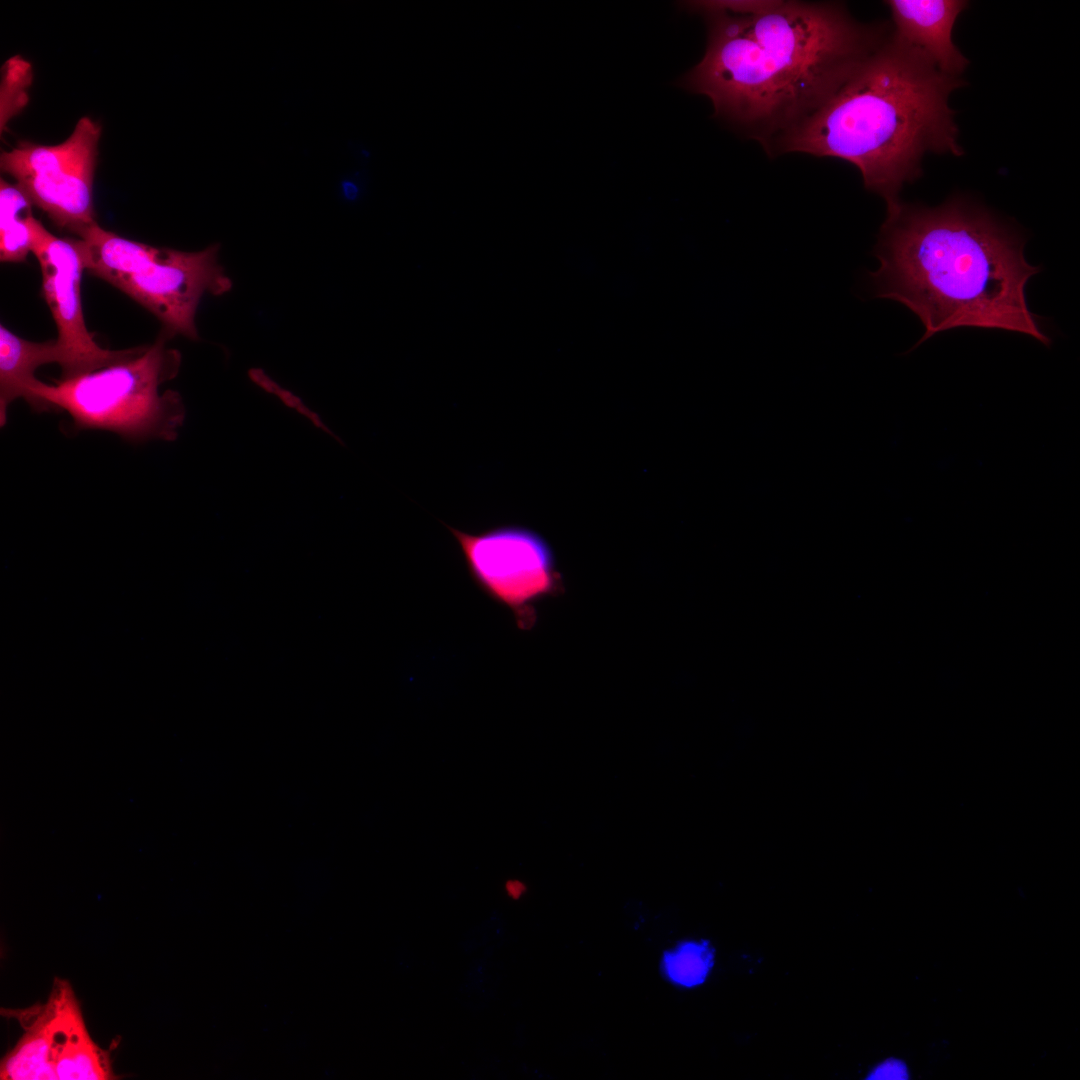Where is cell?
<instances>
[{
	"mask_svg": "<svg viewBox=\"0 0 1080 1080\" xmlns=\"http://www.w3.org/2000/svg\"><path fill=\"white\" fill-rule=\"evenodd\" d=\"M700 62L680 80L714 115L772 144L823 105L887 36L833 2L779 0L757 15L706 14Z\"/></svg>",
	"mask_w": 1080,
	"mask_h": 1080,
	"instance_id": "obj_1",
	"label": "cell"
},
{
	"mask_svg": "<svg viewBox=\"0 0 1080 1080\" xmlns=\"http://www.w3.org/2000/svg\"><path fill=\"white\" fill-rule=\"evenodd\" d=\"M1024 245L1010 225L966 198L932 208L899 201L887 207L878 235L873 292L919 317L924 334L912 349L959 327L1013 331L1049 346L1025 297L1040 269L1026 261Z\"/></svg>",
	"mask_w": 1080,
	"mask_h": 1080,
	"instance_id": "obj_2",
	"label": "cell"
},
{
	"mask_svg": "<svg viewBox=\"0 0 1080 1080\" xmlns=\"http://www.w3.org/2000/svg\"><path fill=\"white\" fill-rule=\"evenodd\" d=\"M963 85L891 31L816 111L781 135L770 155L845 160L887 207L918 179L927 152L960 156L949 97Z\"/></svg>",
	"mask_w": 1080,
	"mask_h": 1080,
	"instance_id": "obj_3",
	"label": "cell"
},
{
	"mask_svg": "<svg viewBox=\"0 0 1080 1080\" xmlns=\"http://www.w3.org/2000/svg\"><path fill=\"white\" fill-rule=\"evenodd\" d=\"M167 339L161 332L134 355L85 374L53 384L38 380L27 403L37 412L65 411L76 431H108L133 442L174 441L186 408L178 391L160 393V387L178 375L182 362Z\"/></svg>",
	"mask_w": 1080,
	"mask_h": 1080,
	"instance_id": "obj_4",
	"label": "cell"
},
{
	"mask_svg": "<svg viewBox=\"0 0 1080 1080\" xmlns=\"http://www.w3.org/2000/svg\"><path fill=\"white\" fill-rule=\"evenodd\" d=\"M445 526L458 544L472 581L512 613L519 629H532L537 622L536 605L564 591L554 553L537 532L517 525L479 533Z\"/></svg>",
	"mask_w": 1080,
	"mask_h": 1080,
	"instance_id": "obj_5",
	"label": "cell"
},
{
	"mask_svg": "<svg viewBox=\"0 0 1080 1080\" xmlns=\"http://www.w3.org/2000/svg\"><path fill=\"white\" fill-rule=\"evenodd\" d=\"M100 136V125L84 116L60 144L22 141L2 152L1 169L58 227L76 236L97 222L93 181Z\"/></svg>",
	"mask_w": 1080,
	"mask_h": 1080,
	"instance_id": "obj_6",
	"label": "cell"
},
{
	"mask_svg": "<svg viewBox=\"0 0 1080 1080\" xmlns=\"http://www.w3.org/2000/svg\"><path fill=\"white\" fill-rule=\"evenodd\" d=\"M28 225L31 252L42 274V293L56 324L61 377L85 374L137 353L141 346L110 350L97 344L87 329L81 304V277L85 270L75 238H59L33 215Z\"/></svg>",
	"mask_w": 1080,
	"mask_h": 1080,
	"instance_id": "obj_7",
	"label": "cell"
},
{
	"mask_svg": "<svg viewBox=\"0 0 1080 1080\" xmlns=\"http://www.w3.org/2000/svg\"><path fill=\"white\" fill-rule=\"evenodd\" d=\"M218 244L196 252L162 248L140 270L111 279L116 287L156 316L163 333L198 340L195 317L201 298L227 293L232 282L218 263Z\"/></svg>",
	"mask_w": 1080,
	"mask_h": 1080,
	"instance_id": "obj_8",
	"label": "cell"
},
{
	"mask_svg": "<svg viewBox=\"0 0 1080 1080\" xmlns=\"http://www.w3.org/2000/svg\"><path fill=\"white\" fill-rule=\"evenodd\" d=\"M892 35L925 56L940 72L959 77L968 59L952 40L957 18L968 6L958 0H890Z\"/></svg>",
	"mask_w": 1080,
	"mask_h": 1080,
	"instance_id": "obj_9",
	"label": "cell"
},
{
	"mask_svg": "<svg viewBox=\"0 0 1080 1080\" xmlns=\"http://www.w3.org/2000/svg\"><path fill=\"white\" fill-rule=\"evenodd\" d=\"M60 362L56 339L35 342L24 339L3 324L0 326V425L7 422L8 408L15 400L26 402L39 379L36 370Z\"/></svg>",
	"mask_w": 1080,
	"mask_h": 1080,
	"instance_id": "obj_10",
	"label": "cell"
},
{
	"mask_svg": "<svg viewBox=\"0 0 1080 1080\" xmlns=\"http://www.w3.org/2000/svg\"><path fill=\"white\" fill-rule=\"evenodd\" d=\"M31 199L14 183L0 181V260L4 263L25 262L31 252L28 225L32 214Z\"/></svg>",
	"mask_w": 1080,
	"mask_h": 1080,
	"instance_id": "obj_11",
	"label": "cell"
},
{
	"mask_svg": "<svg viewBox=\"0 0 1080 1080\" xmlns=\"http://www.w3.org/2000/svg\"><path fill=\"white\" fill-rule=\"evenodd\" d=\"M713 958L714 951L708 941L682 942L664 952L661 969L672 983L691 988L705 981L713 967Z\"/></svg>",
	"mask_w": 1080,
	"mask_h": 1080,
	"instance_id": "obj_12",
	"label": "cell"
},
{
	"mask_svg": "<svg viewBox=\"0 0 1080 1080\" xmlns=\"http://www.w3.org/2000/svg\"><path fill=\"white\" fill-rule=\"evenodd\" d=\"M247 376L249 380L261 391L270 396H273L276 400L279 401L281 405L297 414L311 427L318 430L322 434L330 437L337 443H343L340 437L328 425L326 420L318 411L308 405L295 392L282 386L279 382L273 379L264 369L253 367L248 370Z\"/></svg>",
	"mask_w": 1080,
	"mask_h": 1080,
	"instance_id": "obj_13",
	"label": "cell"
},
{
	"mask_svg": "<svg viewBox=\"0 0 1080 1080\" xmlns=\"http://www.w3.org/2000/svg\"><path fill=\"white\" fill-rule=\"evenodd\" d=\"M779 0H720L689 1L684 6L690 12L702 16L712 13H724L734 16H751L764 13L778 4Z\"/></svg>",
	"mask_w": 1080,
	"mask_h": 1080,
	"instance_id": "obj_14",
	"label": "cell"
},
{
	"mask_svg": "<svg viewBox=\"0 0 1080 1080\" xmlns=\"http://www.w3.org/2000/svg\"><path fill=\"white\" fill-rule=\"evenodd\" d=\"M908 1073L906 1066L903 1062L895 1059H889L886 1062L879 1065L868 1077V1079H907Z\"/></svg>",
	"mask_w": 1080,
	"mask_h": 1080,
	"instance_id": "obj_15",
	"label": "cell"
},
{
	"mask_svg": "<svg viewBox=\"0 0 1080 1080\" xmlns=\"http://www.w3.org/2000/svg\"><path fill=\"white\" fill-rule=\"evenodd\" d=\"M504 888L508 897L513 900L520 899L527 890L525 883L517 879H510L506 881Z\"/></svg>",
	"mask_w": 1080,
	"mask_h": 1080,
	"instance_id": "obj_16",
	"label": "cell"
},
{
	"mask_svg": "<svg viewBox=\"0 0 1080 1080\" xmlns=\"http://www.w3.org/2000/svg\"><path fill=\"white\" fill-rule=\"evenodd\" d=\"M342 189L347 199L354 200L357 197L358 189L352 182L344 181L342 183Z\"/></svg>",
	"mask_w": 1080,
	"mask_h": 1080,
	"instance_id": "obj_17",
	"label": "cell"
}]
</instances>
